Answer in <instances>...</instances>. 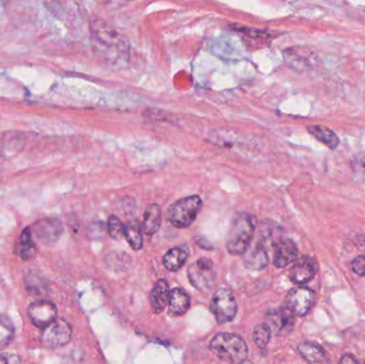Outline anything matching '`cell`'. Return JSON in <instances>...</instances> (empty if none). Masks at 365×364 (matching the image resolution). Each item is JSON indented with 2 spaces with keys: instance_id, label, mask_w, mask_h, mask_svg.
Here are the masks:
<instances>
[{
  "instance_id": "cell-1",
  "label": "cell",
  "mask_w": 365,
  "mask_h": 364,
  "mask_svg": "<svg viewBox=\"0 0 365 364\" xmlns=\"http://www.w3.org/2000/svg\"><path fill=\"white\" fill-rule=\"evenodd\" d=\"M256 218L248 213H240L234 217L226 237V249L234 255L245 254L250 247L256 231Z\"/></svg>"
},
{
  "instance_id": "cell-2",
  "label": "cell",
  "mask_w": 365,
  "mask_h": 364,
  "mask_svg": "<svg viewBox=\"0 0 365 364\" xmlns=\"http://www.w3.org/2000/svg\"><path fill=\"white\" fill-rule=\"evenodd\" d=\"M209 349L218 358L232 364L242 363L248 357L246 341L235 333H218L212 339Z\"/></svg>"
},
{
  "instance_id": "cell-3",
  "label": "cell",
  "mask_w": 365,
  "mask_h": 364,
  "mask_svg": "<svg viewBox=\"0 0 365 364\" xmlns=\"http://www.w3.org/2000/svg\"><path fill=\"white\" fill-rule=\"evenodd\" d=\"M201 207L202 199L197 195L179 199L169 206L166 214L167 220L179 229L191 227L197 219Z\"/></svg>"
},
{
  "instance_id": "cell-4",
  "label": "cell",
  "mask_w": 365,
  "mask_h": 364,
  "mask_svg": "<svg viewBox=\"0 0 365 364\" xmlns=\"http://www.w3.org/2000/svg\"><path fill=\"white\" fill-rule=\"evenodd\" d=\"M211 311L219 324L233 321L237 313L235 296L229 288H219L212 299Z\"/></svg>"
},
{
  "instance_id": "cell-5",
  "label": "cell",
  "mask_w": 365,
  "mask_h": 364,
  "mask_svg": "<svg viewBox=\"0 0 365 364\" xmlns=\"http://www.w3.org/2000/svg\"><path fill=\"white\" fill-rule=\"evenodd\" d=\"M72 327L64 319L57 318L56 321L45 327L41 331V342L45 347L56 349L63 346L71 341Z\"/></svg>"
},
{
  "instance_id": "cell-6",
  "label": "cell",
  "mask_w": 365,
  "mask_h": 364,
  "mask_svg": "<svg viewBox=\"0 0 365 364\" xmlns=\"http://www.w3.org/2000/svg\"><path fill=\"white\" fill-rule=\"evenodd\" d=\"M216 272L213 262L207 258H202L188 268L189 281L197 290H205L211 288L216 281Z\"/></svg>"
},
{
  "instance_id": "cell-7",
  "label": "cell",
  "mask_w": 365,
  "mask_h": 364,
  "mask_svg": "<svg viewBox=\"0 0 365 364\" xmlns=\"http://www.w3.org/2000/svg\"><path fill=\"white\" fill-rule=\"evenodd\" d=\"M315 304V293L308 288H295L285 298V307L295 316H305Z\"/></svg>"
},
{
  "instance_id": "cell-8",
  "label": "cell",
  "mask_w": 365,
  "mask_h": 364,
  "mask_svg": "<svg viewBox=\"0 0 365 364\" xmlns=\"http://www.w3.org/2000/svg\"><path fill=\"white\" fill-rule=\"evenodd\" d=\"M32 237L45 246H52L58 241L63 233V225L56 218H45L36 221L32 227Z\"/></svg>"
},
{
  "instance_id": "cell-9",
  "label": "cell",
  "mask_w": 365,
  "mask_h": 364,
  "mask_svg": "<svg viewBox=\"0 0 365 364\" xmlns=\"http://www.w3.org/2000/svg\"><path fill=\"white\" fill-rule=\"evenodd\" d=\"M93 34H95L97 42L103 48L110 50V54L117 52L119 56L123 57L124 52H128L125 50L126 44L123 38H121L119 34L110 28L107 24L103 23V22H97V24L93 25Z\"/></svg>"
},
{
  "instance_id": "cell-10",
  "label": "cell",
  "mask_w": 365,
  "mask_h": 364,
  "mask_svg": "<svg viewBox=\"0 0 365 364\" xmlns=\"http://www.w3.org/2000/svg\"><path fill=\"white\" fill-rule=\"evenodd\" d=\"M57 314L56 306L50 300H36L28 309V315L32 324L41 329L56 321Z\"/></svg>"
},
{
  "instance_id": "cell-11",
  "label": "cell",
  "mask_w": 365,
  "mask_h": 364,
  "mask_svg": "<svg viewBox=\"0 0 365 364\" xmlns=\"http://www.w3.org/2000/svg\"><path fill=\"white\" fill-rule=\"evenodd\" d=\"M283 56L289 66L298 71L313 70L317 62L315 52L301 46L287 48L283 52Z\"/></svg>"
},
{
  "instance_id": "cell-12",
  "label": "cell",
  "mask_w": 365,
  "mask_h": 364,
  "mask_svg": "<svg viewBox=\"0 0 365 364\" xmlns=\"http://www.w3.org/2000/svg\"><path fill=\"white\" fill-rule=\"evenodd\" d=\"M267 325L270 330L275 331L277 335H289L293 330L295 325V315L284 307V308L277 309L270 311L267 314Z\"/></svg>"
},
{
  "instance_id": "cell-13",
  "label": "cell",
  "mask_w": 365,
  "mask_h": 364,
  "mask_svg": "<svg viewBox=\"0 0 365 364\" xmlns=\"http://www.w3.org/2000/svg\"><path fill=\"white\" fill-rule=\"evenodd\" d=\"M298 248L291 239H281L275 244V254H273V263L277 267H287L293 262L298 259Z\"/></svg>"
},
{
  "instance_id": "cell-14",
  "label": "cell",
  "mask_w": 365,
  "mask_h": 364,
  "mask_svg": "<svg viewBox=\"0 0 365 364\" xmlns=\"http://www.w3.org/2000/svg\"><path fill=\"white\" fill-rule=\"evenodd\" d=\"M316 272V262L310 256H303L301 260L296 261L295 265L291 267L289 278L293 284L303 286L313 279Z\"/></svg>"
},
{
  "instance_id": "cell-15",
  "label": "cell",
  "mask_w": 365,
  "mask_h": 364,
  "mask_svg": "<svg viewBox=\"0 0 365 364\" xmlns=\"http://www.w3.org/2000/svg\"><path fill=\"white\" fill-rule=\"evenodd\" d=\"M245 265L251 270H262L268 265L269 258L264 244H256L245 252Z\"/></svg>"
},
{
  "instance_id": "cell-16",
  "label": "cell",
  "mask_w": 365,
  "mask_h": 364,
  "mask_svg": "<svg viewBox=\"0 0 365 364\" xmlns=\"http://www.w3.org/2000/svg\"><path fill=\"white\" fill-rule=\"evenodd\" d=\"M170 288L166 280L160 279L156 282L150 295L151 307L153 312L159 314L166 308L169 304V297H170Z\"/></svg>"
},
{
  "instance_id": "cell-17",
  "label": "cell",
  "mask_w": 365,
  "mask_h": 364,
  "mask_svg": "<svg viewBox=\"0 0 365 364\" xmlns=\"http://www.w3.org/2000/svg\"><path fill=\"white\" fill-rule=\"evenodd\" d=\"M168 306L171 316H181L191 308V298L185 290L174 288L170 292Z\"/></svg>"
},
{
  "instance_id": "cell-18",
  "label": "cell",
  "mask_w": 365,
  "mask_h": 364,
  "mask_svg": "<svg viewBox=\"0 0 365 364\" xmlns=\"http://www.w3.org/2000/svg\"><path fill=\"white\" fill-rule=\"evenodd\" d=\"M162 209L158 204L149 205L144 215V231L149 237H152L162 225Z\"/></svg>"
},
{
  "instance_id": "cell-19",
  "label": "cell",
  "mask_w": 365,
  "mask_h": 364,
  "mask_svg": "<svg viewBox=\"0 0 365 364\" xmlns=\"http://www.w3.org/2000/svg\"><path fill=\"white\" fill-rule=\"evenodd\" d=\"M188 249L184 246L174 247L169 250L164 255L163 263L165 267L170 272H177L181 266L184 265L185 262L188 259Z\"/></svg>"
},
{
  "instance_id": "cell-20",
  "label": "cell",
  "mask_w": 365,
  "mask_h": 364,
  "mask_svg": "<svg viewBox=\"0 0 365 364\" xmlns=\"http://www.w3.org/2000/svg\"><path fill=\"white\" fill-rule=\"evenodd\" d=\"M307 131L311 134L315 139L325 144L329 148H336L340 144L338 136L330 128L321 125H308Z\"/></svg>"
},
{
  "instance_id": "cell-21",
  "label": "cell",
  "mask_w": 365,
  "mask_h": 364,
  "mask_svg": "<svg viewBox=\"0 0 365 364\" xmlns=\"http://www.w3.org/2000/svg\"><path fill=\"white\" fill-rule=\"evenodd\" d=\"M36 245H34V239H32V233L30 227H26L22 232L20 241L16 245V253L22 258V260H30L36 255Z\"/></svg>"
},
{
  "instance_id": "cell-22",
  "label": "cell",
  "mask_w": 365,
  "mask_h": 364,
  "mask_svg": "<svg viewBox=\"0 0 365 364\" xmlns=\"http://www.w3.org/2000/svg\"><path fill=\"white\" fill-rule=\"evenodd\" d=\"M298 351L303 359L310 363H323L327 360V354L319 345L305 342L298 345Z\"/></svg>"
},
{
  "instance_id": "cell-23",
  "label": "cell",
  "mask_w": 365,
  "mask_h": 364,
  "mask_svg": "<svg viewBox=\"0 0 365 364\" xmlns=\"http://www.w3.org/2000/svg\"><path fill=\"white\" fill-rule=\"evenodd\" d=\"M124 237H125L128 243L130 244V247L138 251L142 249V227H140L138 221H130L128 225H125V230H124Z\"/></svg>"
},
{
  "instance_id": "cell-24",
  "label": "cell",
  "mask_w": 365,
  "mask_h": 364,
  "mask_svg": "<svg viewBox=\"0 0 365 364\" xmlns=\"http://www.w3.org/2000/svg\"><path fill=\"white\" fill-rule=\"evenodd\" d=\"M15 335V328L9 317L0 315V351L9 346Z\"/></svg>"
},
{
  "instance_id": "cell-25",
  "label": "cell",
  "mask_w": 365,
  "mask_h": 364,
  "mask_svg": "<svg viewBox=\"0 0 365 364\" xmlns=\"http://www.w3.org/2000/svg\"><path fill=\"white\" fill-rule=\"evenodd\" d=\"M271 337V330L269 328L268 325L267 324H260L256 325V328L254 330V335H252V337H254V343H256V346L260 347V349H265L268 344L269 341H270Z\"/></svg>"
},
{
  "instance_id": "cell-26",
  "label": "cell",
  "mask_w": 365,
  "mask_h": 364,
  "mask_svg": "<svg viewBox=\"0 0 365 364\" xmlns=\"http://www.w3.org/2000/svg\"><path fill=\"white\" fill-rule=\"evenodd\" d=\"M231 27L232 29L242 32L245 36L251 38H256V40H267V38L273 36V34L267 30L256 29V28H250L242 25H232Z\"/></svg>"
},
{
  "instance_id": "cell-27",
  "label": "cell",
  "mask_w": 365,
  "mask_h": 364,
  "mask_svg": "<svg viewBox=\"0 0 365 364\" xmlns=\"http://www.w3.org/2000/svg\"><path fill=\"white\" fill-rule=\"evenodd\" d=\"M108 233L113 239H121L124 237L125 225L115 215L109 217L107 223Z\"/></svg>"
},
{
  "instance_id": "cell-28",
  "label": "cell",
  "mask_w": 365,
  "mask_h": 364,
  "mask_svg": "<svg viewBox=\"0 0 365 364\" xmlns=\"http://www.w3.org/2000/svg\"><path fill=\"white\" fill-rule=\"evenodd\" d=\"M352 270L358 276H365V256L360 255L352 262Z\"/></svg>"
},
{
  "instance_id": "cell-29",
  "label": "cell",
  "mask_w": 365,
  "mask_h": 364,
  "mask_svg": "<svg viewBox=\"0 0 365 364\" xmlns=\"http://www.w3.org/2000/svg\"><path fill=\"white\" fill-rule=\"evenodd\" d=\"M0 364H22V361L15 354H0Z\"/></svg>"
},
{
  "instance_id": "cell-30",
  "label": "cell",
  "mask_w": 365,
  "mask_h": 364,
  "mask_svg": "<svg viewBox=\"0 0 365 364\" xmlns=\"http://www.w3.org/2000/svg\"><path fill=\"white\" fill-rule=\"evenodd\" d=\"M340 364H358V362L352 355H344L340 358Z\"/></svg>"
}]
</instances>
